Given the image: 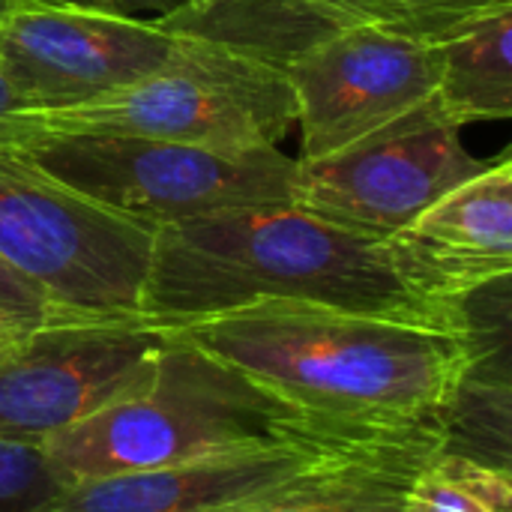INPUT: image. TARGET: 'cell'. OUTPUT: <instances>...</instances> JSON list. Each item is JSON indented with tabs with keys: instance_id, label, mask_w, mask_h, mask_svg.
Returning <instances> with one entry per match:
<instances>
[{
	"instance_id": "obj_1",
	"label": "cell",
	"mask_w": 512,
	"mask_h": 512,
	"mask_svg": "<svg viewBox=\"0 0 512 512\" xmlns=\"http://www.w3.org/2000/svg\"><path fill=\"white\" fill-rule=\"evenodd\" d=\"M168 327L348 444L447 438L474 363L465 321L441 327L294 300H258Z\"/></svg>"
},
{
	"instance_id": "obj_2",
	"label": "cell",
	"mask_w": 512,
	"mask_h": 512,
	"mask_svg": "<svg viewBox=\"0 0 512 512\" xmlns=\"http://www.w3.org/2000/svg\"><path fill=\"white\" fill-rule=\"evenodd\" d=\"M258 300L441 327L465 321L459 297L399 234H363L297 204L237 207L156 228L141 300L147 318L183 324Z\"/></svg>"
},
{
	"instance_id": "obj_3",
	"label": "cell",
	"mask_w": 512,
	"mask_h": 512,
	"mask_svg": "<svg viewBox=\"0 0 512 512\" xmlns=\"http://www.w3.org/2000/svg\"><path fill=\"white\" fill-rule=\"evenodd\" d=\"M267 441L378 447L324 435L258 390L249 378L168 327L165 345L144 387L69 426L42 447L54 468L69 483H78L180 465Z\"/></svg>"
},
{
	"instance_id": "obj_4",
	"label": "cell",
	"mask_w": 512,
	"mask_h": 512,
	"mask_svg": "<svg viewBox=\"0 0 512 512\" xmlns=\"http://www.w3.org/2000/svg\"><path fill=\"white\" fill-rule=\"evenodd\" d=\"M294 126L297 108L282 69L183 36L180 51L165 66L111 93L69 108L18 114L15 141L51 132L249 150L279 147Z\"/></svg>"
},
{
	"instance_id": "obj_5",
	"label": "cell",
	"mask_w": 512,
	"mask_h": 512,
	"mask_svg": "<svg viewBox=\"0 0 512 512\" xmlns=\"http://www.w3.org/2000/svg\"><path fill=\"white\" fill-rule=\"evenodd\" d=\"M12 147L78 195L150 228L294 198L297 159L279 147L222 150L51 132L24 135Z\"/></svg>"
},
{
	"instance_id": "obj_6",
	"label": "cell",
	"mask_w": 512,
	"mask_h": 512,
	"mask_svg": "<svg viewBox=\"0 0 512 512\" xmlns=\"http://www.w3.org/2000/svg\"><path fill=\"white\" fill-rule=\"evenodd\" d=\"M156 228L114 213L0 144V261L63 315H144Z\"/></svg>"
},
{
	"instance_id": "obj_7",
	"label": "cell",
	"mask_w": 512,
	"mask_h": 512,
	"mask_svg": "<svg viewBox=\"0 0 512 512\" xmlns=\"http://www.w3.org/2000/svg\"><path fill=\"white\" fill-rule=\"evenodd\" d=\"M168 327L147 315H63L0 357V438L45 444L147 384Z\"/></svg>"
},
{
	"instance_id": "obj_8",
	"label": "cell",
	"mask_w": 512,
	"mask_h": 512,
	"mask_svg": "<svg viewBox=\"0 0 512 512\" xmlns=\"http://www.w3.org/2000/svg\"><path fill=\"white\" fill-rule=\"evenodd\" d=\"M432 96L399 123L321 159H297L294 198L336 225L393 237L462 180L489 168Z\"/></svg>"
},
{
	"instance_id": "obj_9",
	"label": "cell",
	"mask_w": 512,
	"mask_h": 512,
	"mask_svg": "<svg viewBox=\"0 0 512 512\" xmlns=\"http://www.w3.org/2000/svg\"><path fill=\"white\" fill-rule=\"evenodd\" d=\"M180 45L156 18L0 0V72L24 111L90 102L165 66Z\"/></svg>"
},
{
	"instance_id": "obj_10",
	"label": "cell",
	"mask_w": 512,
	"mask_h": 512,
	"mask_svg": "<svg viewBox=\"0 0 512 512\" xmlns=\"http://www.w3.org/2000/svg\"><path fill=\"white\" fill-rule=\"evenodd\" d=\"M282 72L297 108L300 159L330 156L399 123L426 105L441 81L435 45L375 24L336 30Z\"/></svg>"
},
{
	"instance_id": "obj_11",
	"label": "cell",
	"mask_w": 512,
	"mask_h": 512,
	"mask_svg": "<svg viewBox=\"0 0 512 512\" xmlns=\"http://www.w3.org/2000/svg\"><path fill=\"white\" fill-rule=\"evenodd\" d=\"M354 450L366 447H324L312 441L246 444L180 465L78 480L42 512H219Z\"/></svg>"
},
{
	"instance_id": "obj_12",
	"label": "cell",
	"mask_w": 512,
	"mask_h": 512,
	"mask_svg": "<svg viewBox=\"0 0 512 512\" xmlns=\"http://www.w3.org/2000/svg\"><path fill=\"white\" fill-rule=\"evenodd\" d=\"M399 237L426 261L450 297L512 273L510 150L429 204Z\"/></svg>"
},
{
	"instance_id": "obj_13",
	"label": "cell",
	"mask_w": 512,
	"mask_h": 512,
	"mask_svg": "<svg viewBox=\"0 0 512 512\" xmlns=\"http://www.w3.org/2000/svg\"><path fill=\"white\" fill-rule=\"evenodd\" d=\"M444 447L447 438L435 435L342 453L309 474L219 512H405L414 474Z\"/></svg>"
},
{
	"instance_id": "obj_14",
	"label": "cell",
	"mask_w": 512,
	"mask_h": 512,
	"mask_svg": "<svg viewBox=\"0 0 512 512\" xmlns=\"http://www.w3.org/2000/svg\"><path fill=\"white\" fill-rule=\"evenodd\" d=\"M174 33L225 45L285 69L297 54L342 30L324 0H207L201 6L177 3L156 18Z\"/></svg>"
},
{
	"instance_id": "obj_15",
	"label": "cell",
	"mask_w": 512,
	"mask_h": 512,
	"mask_svg": "<svg viewBox=\"0 0 512 512\" xmlns=\"http://www.w3.org/2000/svg\"><path fill=\"white\" fill-rule=\"evenodd\" d=\"M438 105L459 126L512 117V9L435 45Z\"/></svg>"
},
{
	"instance_id": "obj_16",
	"label": "cell",
	"mask_w": 512,
	"mask_h": 512,
	"mask_svg": "<svg viewBox=\"0 0 512 512\" xmlns=\"http://www.w3.org/2000/svg\"><path fill=\"white\" fill-rule=\"evenodd\" d=\"M339 27L375 24L381 30L438 45L492 15L510 12L512 0H324Z\"/></svg>"
},
{
	"instance_id": "obj_17",
	"label": "cell",
	"mask_w": 512,
	"mask_h": 512,
	"mask_svg": "<svg viewBox=\"0 0 512 512\" xmlns=\"http://www.w3.org/2000/svg\"><path fill=\"white\" fill-rule=\"evenodd\" d=\"M405 512H512L510 468L441 450L414 474Z\"/></svg>"
},
{
	"instance_id": "obj_18",
	"label": "cell",
	"mask_w": 512,
	"mask_h": 512,
	"mask_svg": "<svg viewBox=\"0 0 512 512\" xmlns=\"http://www.w3.org/2000/svg\"><path fill=\"white\" fill-rule=\"evenodd\" d=\"M66 486L42 444L0 438V512H42Z\"/></svg>"
},
{
	"instance_id": "obj_19",
	"label": "cell",
	"mask_w": 512,
	"mask_h": 512,
	"mask_svg": "<svg viewBox=\"0 0 512 512\" xmlns=\"http://www.w3.org/2000/svg\"><path fill=\"white\" fill-rule=\"evenodd\" d=\"M54 318H63V312L30 279L0 261V339L18 342Z\"/></svg>"
},
{
	"instance_id": "obj_20",
	"label": "cell",
	"mask_w": 512,
	"mask_h": 512,
	"mask_svg": "<svg viewBox=\"0 0 512 512\" xmlns=\"http://www.w3.org/2000/svg\"><path fill=\"white\" fill-rule=\"evenodd\" d=\"M33 3L78 6V9H96V12H111V15H138V12H150V9L165 15L177 6V0H33Z\"/></svg>"
},
{
	"instance_id": "obj_21",
	"label": "cell",
	"mask_w": 512,
	"mask_h": 512,
	"mask_svg": "<svg viewBox=\"0 0 512 512\" xmlns=\"http://www.w3.org/2000/svg\"><path fill=\"white\" fill-rule=\"evenodd\" d=\"M18 114H24V108L0 72V144H12L18 138Z\"/></svg>"
},
{
	"instance_id": "obj_22",
	"label": "cell",
	"mask_w": 512,
	"mask_h": 512,
	"mask_svg": "<svg viewBox=\"0 0 512 512\" xmlns=\"http://www.w3.org/2000/svg\"><path fill=\"white\" fill-rule=\"evenodd\" d=\"M12 345H15V342H9V339H0V357H3V354L12 348Z\"/></svg>"
},
{
	"instance_id": "obj_23",
	"label": "cell",
	"mask_w": 512,
	"mask_h": 512,
	"mask_svg": "<svg viewBox=\"0 0 512 512\" xmlns=\"http://www.w3.org/2000/svg\"><path fill=\"white\" fill-rule=\"evenodd\" d=\"M189 6H201V3H207V0H186Z\"/></svg>"
}]
</instances>
